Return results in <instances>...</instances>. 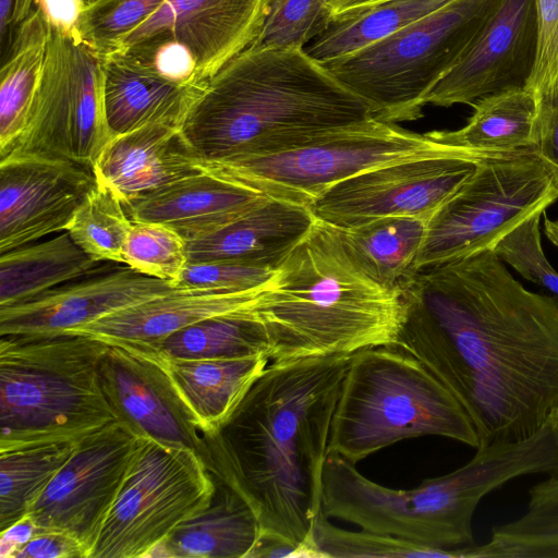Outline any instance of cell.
I'll return each mask as SVG.
<instances>
[{
    "mask_svg": "<svg viewBox=\"0 0 558 558\" xmlns=\"http://www.w3.org/2000/svg\"><path fill=\"white\" fill-rule=\"evenodd\" d=\"M397 345L468 414L480 447L526 439L558 411V301L493 251L414 271Z\"/></svg>",
    "mask_w": 558,
    "mask_h": 558,
    "instance_id": "1",
    "label": "cell"
},
{
    "mask_svg": "<svg viewBox=\"0 0 558 558\" xmlns=\"http://www.w3.org/2000/svg\"><path fill=\"white\" fill-rule=\"evenodd\" d=\"M351 359L271 362L231 414L202 433V461L251 508L258 538L300 550L308 539L322 510L329 433Z\"/></svg>",
    "mask_w": 558,
    "mask_h": 558,
    "instance_id": "2",
    "label": "cell"
},
{
    "mask_svg": "<svg viewBox=\"0 0 558 558\" xmlns=\"http://www.w3.org/2000/svg\"><path fill=\"white\" fill-rule=\"evenodd\" d=\"M373 118L304 47H248L213 75L182 133L205 161L269 155Z\"/></svg>",
    "mask_w": 558,
    "mask_h": 558,
    "instance_id": "3",
    "label": "cell"
},
{
    "mask_svg": "<svg viewBox=\"0 0 558 558\" xmlns=\"http://www.w3.org/2000/svg\"><path fill=\"white\" fill-rule=\"evenodd\" d=\"M269 360L353 354L396 347L404 318L402 288L378 282L339 231L316 219L264 286L253 307Z\"/></svg>",
    "mask_w": 558,
    "mask_h": 558,
    "instance_id": "4",
    "label": "cell"
},
{
    "mask_svg": "<svg viewBox=\"0 0 558 558\" xmlns=\"http://www.w3.org/2000/svg\"><path fill=\"white\" fill-rule=\"evenodd\" d=\"M558 473V429L551 422L533 436L477 448L451 473L396 489L364 476L354 463L328 453L322 509L328 518L414 544L454 549L473 542L472 521L481 500L527 474Z\"/></svg>",
    "mask_w": 558,
    "mask_h": 558,
    "instance_id": "5",
    "label": "cell"
},
{
    "mask_svg": "<svg viewBox=\"0 0 558 558\" xmlns=\"http://www.w3.org/2000/svg\"><path fill=\"white\" fill-rule=\"evenodd\" d=\"M109 343L73 332L0 338V450L75 441L118 420L99 378Z\"/></svg>",
    "mask_w": 558,
    "mask_h": 558,
    "instance_id": "6",
    "label": "cell"
},
{
    "mask_svg": "<svg viewBox=\"0 0 558 558\" xmlns=\"http://www.w3.org/2000/svg\"><path fill=\"white\" fill-rule=\"evenodd\" d=\"M421 436L480 446L463 408L420 360L391 345L354 352L333 412L328 453L356 464Z\"/></svg>",
    "mask_w": 558,
    "mask_h": 558,
    "instance_id": "7",
    "label": "cell"
},
{
    "mask_svg": "<svg viewBox=\"0 0 558 558\" xmlns=\"http://www.w3.org/2000/svg\"><path fill=\"white\" fill-rule=\"evenodd\" d=\"M502 0H450L392 35L325 63L374 119L397 124L423 117L426 97Z\"/></svg>",
    "mask_w": 558,
    "mask_h": 558,
    "instance_id": "8",
    "label": "cell"
},
{
    "mask_svg": "<svg viewBox=\"0 0 558 558\" xmlns=\"http://www.w3.org/2000/svg\"><path fill=\"white\" fill-rule=\"evenodd\" d=\"M463 151L437 144L425 133L371 118L283 151L218 161L201 159L199 165L267 197L311 207L331 186L366 170Z\"/></svg>",
    "mask_w": 558,
    "mask_h": 558,
    "instance_id": "9",
    "label": "cell"
},
{
    "mask_svg": "<svg viewBox=\"0 0 558 558\" xmlns=\"http://www.w3.org/2000/svg\"><path fill=\"white\" fill-rule=\"evenodd\" d=\"M558 199V186L533 151L485 154L472 175L429 218L414 271L485 251Z\"/></svg>",
    "mask_w": 558,
    "mask_h": 558,
    "instance_id": "10",
    "label": "cell"
},
{
    "mask_svg": "<svg viewBox=\"0 0 558 558\" xmlns=\"http://www.w3.org/2000/svg\"><path fill=\"white\" fill-rule=\"evenodd\" d=\"M215 488L195 451L140 437L89 558L147 557L175 526L209 505Z\"/></svg>",
    "mask_w": 558,
    "mask_h": 558,
    "instance_id": "11",
    "label": "cell"
},
{
    "mask_svg": "<svg viewBox=\"0 0 558 558\" xmlns=\"http://www.w3.org/2000/svg\"><path fill=\"white\" fill-rule=\"evenodd\" d=\"M111 138L104 57L82 39L51 29L27 124L10 154L63 158L93 170Z\"/></svg>",
    "mask_w": 558,
    "mask_h": 558,
    "instance_id": "12",
    "label": "cell"
},
{
    "mask_svg": "<svg viewBox=\"0 0 558 558\" xmlns=\"http://www.w3.org/2000/svg\"><path fill=\"white\" fill-rule=\"evenodd\" d=\"M483 155L463 151L376 167L335 184L310 209L337 229L389 216L429 219L472 175Z\"/></svg>",
    "mask_w": 558,
    "mask_h": 558,
    "instance_id": "13",
    "label": "cell"
},
{
    "mask_svg": "<svg viewBox=\"0 0 558 558\" xmlns=\"http://www.w3.org/2000/svg\"><path fill=\"white\" fill-rule=\"evenodd\" d=\"M138 442L140 436L118 420L76 440L27 513L36 529L69 534L89 558Z\"/></svg>",
    "mask_w": 558,
    "mask_h": 558,
    "instance_id": "14",
    "label": "cell"
},
{
    "mask_svg": "<svg viewBox=\"0 0 558 558\" xmlns=\"http://www.w3.org/2000/svg\"><path fill=\"white\" fill-rule=\"evenodd\" d=\"M93 170L63 158L0 159V254L65 231L95 186Z\"/></svg>",
    "mask_w": 558,
    "mask_h": 558,
    "instance_id": "15",
    "label": "cell"
},
{
    "mask_svg": "<svg viewBox=\"0 0 558 558\" xmlns=\"http://www.w3.org/2000/svg\"><path fill=\"white\" fill-rule=\"evenodd\" d=\"M536 44L535 0H502L428 93L426 105L472 106L484 96L525 87L533 71Z\"/></svg>",
    "mask_w": 558,
    "mask_h": 558,
    "instance_id": "16",
    "label": "cell"
},
{
    "mask_svg": "<svg viewBox=\"0 0 558 558\" xmlns=\"http://www.w3.org/2000/svg\"><path fill=\"white\" fill-rule=\"evenodd\" d=\"M271 2L165 0L151 15L124 36L112 51L147 39H169L194 58L199 77L205 84L256 40Z\"/></svg>",
    "mask_w": 558,
    "mask_h": 558,
    "instance_id": "17",
    "label": "cell"
},
{
    "mask_svg": "<svg viewBox=\"0 0 558 558\" xmlns=\"http://www.w3.org/2000/svg\"><path fill=\"white\" fill-rule=\"evenodd\" d=\"M116 264L104 263L85 277L0 307V336L71 330L175 289L170 281Z\"/></svg>",
    "mask_w": 558,
    "mask_h": 558,
    "instance_id": "18",
    "label": "cell"
},
{
    "mask_svg": "<svg viewBox=\"0 0 558 558\" xmlns=\"http://www.w3.org/2000/svg\"><path fill=\"white\" fill-rule=\"evenodd\" d=\"M99 378L118 421L137 436L189 448L201 457V427L157 361L109 343Z\"/></svg>",
    "mask_w": 558,
    "mask_h": 558,
    "instance_id": "19",
    "label": "cell"
},
{
    "mask_svg": "<svg viewBox=\"0 0 558 558\" xmlns=\"http://www.w3.org/2000/svg\"><path fill=\"white\" fill-rule=\"evenodd\" d=\"M201 157L181 126L157 123L118 135L93 166L98 183L112 190L124 205L180 179L203 172Z\"/></svg>",
    "mask_w": 558,
    "mask_h": 558,
    "instance_id": "20",
    "label": "cell"
},
{
    "mask_svg": "<svg viewBox=\"0 0 558 558\" xmlns=\"http://www.w3.org/2000/svg\"><path fill=\"white\" fill-rule=\"evenodd\" d=\"M264 286L245 291L175 288L166 294L66 331L136 349L204 319L253 308Z\"/></svg>",
    "mask_w": 558,
    "mask_h": 558,
    "instance_id": "21",
    "label": "cell"
},
{
    "mask_svg": "<svg viewBox=\"0 0 558 558\" xmlns=\"http://www.w3.org/2000/svg\"><path fill=\"white\" fill-rule=\"evenodd\" d=\"M266 198L254 189L204 170L124 207L132 221L160 222L192 241L218 231Z\"/></svg>",
    "mask_w": 558,
    "mask_h": 558,
    "instance_id": "22",
    "label": "cell"
},
{
    "mask_svg": "<svg viewBox=\"0 0 558 558\" xmlns=\"http://www.w3.org/2000/svg\"><path fill=\"white\" fill-rule=\"evenodd\" d=\"M315 220L310 207L268 197L218 231L186 241L187 260L275 270Z\"/></svg>",
    "mask_w": 558,
    "mask_h": 558,
    "instance_id": "23",
    "label": "cell"
},
{
    "mask_svg": "<svg viewBox=\"0 0 558 558\" xmlns=\"http://www.w3.org/2000/svg\"><path fill=\"white\" fill-rule=\"evenodd\" d=\"M105 109L112 137L146 125L182 126L201 88L171 83L122 52L104 57Z\"/></svg>",
    "mask_w": 558,
    "mask_h": 558,
    "instance_id": "24",
    "label": "cell"
},
{
    "mask_svg": "<svg viewBox=\"0 0 558 558\" xmlns=\"http://www.w3.org/2000/svg\"><path fill=\"white\" fill-rule=\"evenodd\" d=\"M213 477L209 505L175 526L147 557L247 558L259 536L257 520L235 492Z\"/></svg>",
    "mask_w": 558,
    "mask_h": 558,
    "instance_id": "25",
    "label": "cell"
},
{
    "mask_svg": "<svg viewBox=\"0 0 558 558\" xmlns=\"http://www.w3.org/2000/svg\"><path fill=\"white\" fill-rule=\"evenodd\" d=\"M148 357L166 369L202 433L231 414L270 362L265 354L239 359Z\"/></svg>",
    "mask_w": 558,
    "mask_h": 558,
    "instance_id": "26",
    "label": "cell"
},
{
    "mask_svg": "<svg viewBox=\"0 0 558 558\" xmlns=\"http://www.w3.org/2000/svg\"><path fill=\"white\" fill-rule=\"evenodd\" d=\"M468 123L454 131H430L433 142L476 154L532 151L534 95L523 88L506 89L477 99Z\"/></svg>",
    "mask_w": 558,
    "mask_h": 558,
    "instance_id": "27",
    "label": "cell"
},
{
    "mask_svg": "<svg viewBox=\"0 0 558 558\" xmlns=\"http://www.w3.org/2000/svg\"><path fill=\"white\" fill-rule=\"evenodd\" d=\"M104 263L86 254L65 231L0 254V307L22 303L85 277Z\"/></svg>",
    "mask_w": 558,
    "mask_h": 558,
    "instance_id": "28",
    "label": "cell"
},
{
    "mask_svg": "<svg viewBox=\"0 0 558 558\" xmlns=\"http://www.w3.org/2000/svg\"><path fill=\"white\" fill-rule=\"evenodd\" d=\"M51 28L37 9L14 29L0 84V159L25 130L44 73Z\"/></svg>",
    "mask_w": 558,
    "mask_h": 558,
    "instance_id": "29",
    "label": "cell"
},
{
    "mask_svg": "<svg viewBox=\"0 0 558 558\" xmlns=\"http://www.w3.org/2000/svg\"><path fill=\"white\" fill-rule=\"evenodd\" d=\"M130 350L167 359H239L258 354L269 357L267 335L253 308L204 319L157 342Z\"/></svg>",
    "mask_w": 558,
    "mask_h": 558,
    "instance_id": "30",
    "label": "cell"
},
{
    "mask_svg": "<svg viewBox=\"0 0 558 558\" xmlns=\"http://www.w3.org/2000/svg\"><path fill=\"white\" fill-rule=\"evenodd\" d=\"M427 218L389 216L365 225L337 229L360 265L378 282L401 288L414 272L427 231Z\"/></svg>",
    "mask_w": 558,
    "mask_h": 558,
    "instance_id": "31",
    "label": "cell"
},
{
    "mask_svg": "<svg viewBox=\"0 0 558 558\" xmlns=\"http://www.w3.org/2000/svg\"><path fill=\"white\" fill-rule=\"evenodd\" d=\"M465 558H558V473L530 489L527 507L495 526L488 542L465 546Z\"/></svg>",
    "mask_w": 558,
    "mask_h": 558,
    "instance_id": "32",
    "label": "cell"
},
{
    "mask_svg": "<svg viewBox=\"0 0 558 558\" xmlns=\"http://www.w3.org/2000/svg\"><path fill=\"white\" fill-rule=\"evenodd\" d=\"M450 0H386L355 14L342 17L305 50L325 64L366 48L412 22L429 14Z\"/></svg>",
    "mask_w": 558,
    "mask_h": 558,
    "instance_id": "33",
    "label": "cell"
},
{
    "mask_svg": "<svg viewBox=\"0 0 558 558\" xmlns=\"http://www.w3.org/2000/svg\"><path fill=\"white\" fill-rule=\"evenodd\" d=\"M75 442H38L0 450V532L27 515L72 454Z\"/></svg>",
    "mask_w": 558,
    "mask_h": 558,
    "instance_id": "34",
    "label": "cell"
},
{
    "mask_svg": "<svg viewBox=\"0 0 558 558\" xmlns=\"http://www.w3.org/2000/svg\"><path fill=\"white\" fill-rule=\"evenodd\" d=\"M132 226L119 196L96 181L65 231L96 262L123 264V250Z\"/></svg>",
    "mask_w": 558,
    "mask_h": 558,
    "instance_id": "35",
    "label": "cell"
},
{
    "mask_svg": "<svg viewBox=\"0 0 558 558\" xmlns=\"http://www.w3.org/2000/svg\"><path fill=\"white\" fill-rule=\"evenodd\" d=\"M323 509L312 533L302 546V557H447L461 558V549H439L414 544L395 536L363 530L351 532L331 524Z\"/></svg>",
    "mask_w": 558,
    "mask_h": 558,
    "instance_id": "36",
    "label": "cell"
},
{
    "mask_svg": "<svg viewBox=\"0 0 558 558\" xmlns=\"http://www.w3.org/2000/svg\"><path fill=\"white\" fill-rule=\"evenodd\" d=\"M187 260L186 240L160 222L133 221L123 250V264L135 271L173 283Z\"/></svg>",
    "mask_w": 558,
    "mask_h": 558,
    "instance_id": "37",
    "label": "cell"
},
{
    "mask_svg": "<svg viewBox=\"0 0 558 558\" xmlns=\"http://www.w3.org/2000/svg\"><path fill=\"white\" fill-rule=\"evenodd\" d=\"M329 0H272L263 29L250 47H304L332 23Z\"/></svg>",
    "mask_w": 558,
    "mask_h": 558,
    "instance_id": "38",
    "label": "cell"
},
{
    "mask_svg": "<svg viewBox=\"0 0 558 558\" xmlns=\"http://www.w3.org/2000/svg\"><path fill=\"white\" fill-rule=\"evenodd\" d=\"M165 0H97L86 7L80 38L101 57L151 15Z\"/></svg>",
    "mask_w": 558,
    "mask_h": 558,
    "instance_id": "39",
    "label": "cell"
},
{
    "mask_svg": "<svg viewBox=\"0 0 558 558\" xmlns=\"http://www.w3.org/2000/svg\"><path fill=\"white\" fill-rule=\"evenodd\" d=\"M536 213L507 233L493 248L495 255L523 278L558 295V272L541 242V216Z\"/></svg>",
    "mask_w": 558,
    "mask_h": 558,
    "instance_id": "40",
    "label": "cell"
},
{
    "mask_svg": "<svg viewBox=\"0 0 558 558\" xmlns=\"http://www.w3.org/2000/svg\"><path fill=\"white\" fill-rule=\"evenodd\" d=\"M275 270L229 262L187 263L173 283L179 289L245 291L263 287Z\"/></svg>",
    "mask_w": 558,
    "mask_h": 558,
    "instance_id": "41",
    "label": "cell"
},
{
    "mask_svg": "<svg viewBox=\"0 0 558 558\" xmlns=\"http://www.w3.org/2000/svg\"><path fill=\"white\" fill-rule=\"evenodd\" d=\"M537 44L525 88L539 90L558 80V0H535Z\"/></svg>",
    "mask_w": 558,
    "mask_h": 558,
    "instance_id": "42",
    "label": "cell"
},
{
    "mask_svg": "<svg viewBox=\"0 0 558 558\" xmlns=\"http://www.w3.org/2000/svg\"><path fill=\"white\" fill-rule=\"evenodd\" d=\"M532 94L535 98L532 151L545 163L558 186V80Z\"/></svg>",
    "mask_w": 558,
    "mask_h": 558,
    "instance_id": "43",
    "label": "cell"
},
{
    "mask_svg": "<svg viewBox=\"0 0 558 558\" xmlns=\"http://www.w3.org/2000/svg\"><path fill=\"white\" fill-rule=\"evenodd\" d=\"M14 558H87V553L78 541L64 532L37 530Z\"/></svg>",
    "mask_w": 558,
    "mask_h": 558,
    "instance_id": "44",
    "label": "cell"
},
{
    "mask_svg": "<svg viewBox=\"0 0 558 558\" xmlns=\"http://www.w3.org/2000/svg\"><path fill=\"white\" fill-rule=\"evenodd\" d=\"M34 7L52 31L80 38V23L87 7L85 0H34Z\"/></svg>",
    "mask_w": 558,
    "mask_h": 558,
    "instance_id": "45",
    "label": "cell"
},
{
    "mask_svg": "<svg viewBox=\"0 0 558 558\" xmlns=\"http://www.w3.org/2000/svg\"><path fill=\"white\" fill-rule=\"evenodd\" d=\"M36 532L37 529L28 515L0 532V557L14 558L15 554L31 541Z\"/></svg>",
    "mask_w": 558,
    "mask_h": 558,
    "instance_id": "46",
    "label": "cell"
},
{
    "mask_svg": "<svg viewBox=\"0 0 558 558\" xmlns=\"http://www.w3.org/2000/svg\"><path fill=\"white\" fill-rule=\"evenodd\" d=\"M386 0H329L331 21L355 14Z\"/></svg>",
    "mask_w": 558,
    "mask_h": 558,
    "instance_id": "47",
    "label": "cell"
},
{
    "mask_svg": "<svg viewBox=\"0 0 558 558\" xmlns=\"http://www.w3.org/2000/svg\"><path fill=\"white\" fill-rule=\"evenodd\" d=\"M14 9V0H0V39L2 50L5 46V40H12V14Z\"/></svg>",
    "mask_w": 558,
    "mask_h": 558,
    "instance_id": "48",
    "label": "cell"
},
{
    "mask_svg": "<svg viewBox=\"0 0 558 558\" xmlns=\"http://www.w3.org/2000/svg\"><path fill=\"white\" fill-rule=\"evenodd\" d=\"M33 7L34 0H14V9L11 22L12 32H14L19 24L29 15Z\"/></svg>",
    "mask_w": 558,
    "mask_h": 558,
    "instance_id": "49",
    "label": "cell"
},
{
    "mask_svg": "<svg viewBox=\"0 0 558 558\" xmlns=\"http://www.w3.org/2000/svg\"><path fill=\"white\" fill-rule=\"evenodd\" d=\"M544 232L547 239L558 247V221L544 218Z\"/></svg>",
    "mask_w": 558,
    "mask_h": 558,
    "instance_id": "50",
    "label": "cell"
},
{
    "mask_svg": "<svg viewBox=\"0 0 558 558\" xmlns=\"http://www.w3.org/2000/svg\"><path fill=\"white\" fill-rule=\"evenodd\" d=\"M85 1H86L87 5H88V4L94 3V2H95V1H97V0H85Z\"/></svg>",
    "mask_w": 558,
    "mask_h": 558,
    "instance_id": "51",
    "label": "cell"
},
{
    "mask_svg": "<svg viewBox=\"0 0 558 558\" xmlns=\"http://www.w3.org/2000/svg\"><path fill=\"white\" fill-rule=\"evenodd\" d=\"M555 416H556V420H557V423H558V411L555 413Z\"/></svg>",
    "mask_w": 558,
    "mask_h": 558,
    "instance_id": "52",
    "label": "cell"
},
{
    "mask_svg": "<svg viewBox=\"0 0 558 558\" xmlns=\"http://www.w3.org/2000/svg\"><path fill=\"white\" fill-rule=\"evenodd\" d=\"M272 3V2H271Z\"/></svg>",
    "mask_w": 558,
    "mask_h": 558,
    "instance_id": "53",
    "label": "cell"
}]
</instances>
